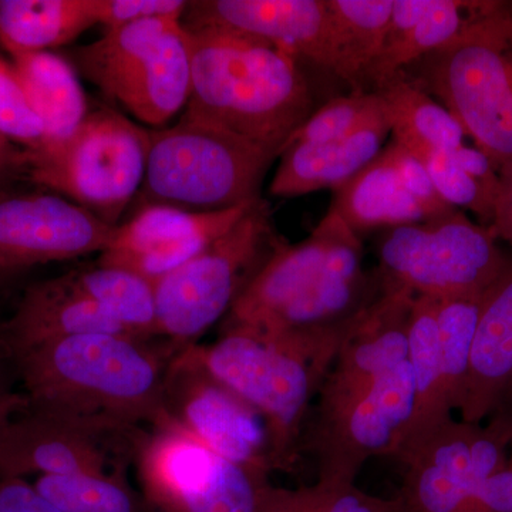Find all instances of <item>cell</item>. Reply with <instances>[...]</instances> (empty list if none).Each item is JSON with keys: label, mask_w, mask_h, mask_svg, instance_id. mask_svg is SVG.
<instances>
[{"label": "cell", "mask_w": 512, "mask_h": 512, "mask_svg": "<svg viewBox=\"0 0 512 512\" xmlns=\"http://www.w3.org/2000/svg\"><path fill=\"white\" fill-rule=\"evenodd\" d=\"M190 2L184 0H94L97 23L106 29L146 19L181 20Z\"/></svg>", "instance_id": "obj_39"}, {"label": "cell", "mask_w": 512, "mask_h": 512, "mask_svg": "<svg viewBox=\"0 0 512 512\" xmlns=\"http://www.w3.org/2000/svg\"><path fill=\"white\" fill-rule=\"evenodd\" d=\"M332 30V72L363 93V74L386 39L393 0H326Z\"/></svg>", "instance_id": "obj_28"}, {"label": "cell", "mask_w": 512, "mask_h": 512, "mask_svg": "<svg viewBox=\"0 0 512 512\" xmlns=\"http://www.w3.org/2000/svg\"><path fill=\"white\" fill-rule=\"evenodd\" d=\"M93 333L133 336L63 275L26 289L0 329V346L13 360L46 343Z\"/></svg>", "instance_id": "obj_19"}, {"label": "cell", "mask_w": 512, "mask_h": 512, "mask_svg": "<svg viewBox=\"0 0 512 512\" xmlns=\"http://www.w3.org/2000/svg\"><path fill=\"white\" fill-rule=\"evenodd\" d=\"M276 156L221 128L181 116L175 126L150 131L144 205L218 211L261 198Z\"/></svg>", "instance_id": "obj_6"}, {"label": "cell", "mask_w": 512, "mask_h": 512, "mask_svg": "<svg viewBox=\"0 0 512 512\" xmlns=\"http://www.w3.org/2000/svg\"><path fill=\"white\" fill-rule=\"evenodd\" d=\"M498 239L466 212L390 228L380 242V282L436 301L481 296L510 259Z\"/></svg>", "instance_id": "obj_9"}, {"label": "cell", "mask_w": 512, "mask_h": 512, "mask_svg": "<svg viewBox=\"0 0 512 512\" xmlns=\"http://www.w3.org/2000/svg\"><path fill=\"white\" fill-rule=\"evenodd\" d=\"M384 148L389 153L394 170L399 175L403 187L424 212L426 220L441 217V215L456 210L440 197L426 168L409 150H406L393 138Z\"/></svg>", "instance_id": "obj_38"}, {"label": "cell", "mask_w": 512, "mask_h": 512, "mask_svg": "<svg viewBox=\"0 0 512 512\" xmlns=\"http://www.w3.org/2000/svg\"><path fill=\"white\" fill-rule=\"evenodd\" d=\"M255 202L218 211L144 205L130 221L117 225L99 264L128 269L156 284L227 234Z\"/></svg>", "instance_id": "obj_15"}, {"label": "cell", "mask_w": 512, "mask_h": 512, "mask_svg": "<svg viewBox=\"0 0 512 512\" xmlns=\"http://www.w3.org/2000/svg\"><path fill=\"white\" fill-rule=\"evenodd\" d=\"M128 335L73 336L13 359L29 403L121 429L170 424L164 380L177 355L161 339Z\"/></svg>", "instance_id": "obj_2"}, {"label": "cell", "mask_w": 512, "mask_h": 512, "mask_svg": "<svg viewBox=\"0 0 512 512\" xmlns=\"http://www.w3.org/2000/svg\"><path fill=\"white\" fill-rule=\"evenodd\" d=\"M332 191L330 210L357 235L369 229H390L426 221L424 212L403 187L386 148Z\"/></svg>", "instance_id": "obj_25"}, {"label": "cell", "mask_w": 512, "mask_h": 512, "mask_svg": "<svg viewBox=\"0 0 512 512\" xmlns=\"http://www.w3.org/2000/svg\"><path fill=\"white\" fill-rule=\"evenodd\" d=\"M437 306L439 301L426 296L413 301L407 359L412 367L413 412L392 454L400 463L453 419L441 369Z\"/></svg>", "instance_id": "obj_24"}, {"label": "cell", "mask_w": 512, "mask_h": 512, "mask_svg": "<svg viewBox=\"0 0 512 512\" xmlns=\"http://www.w3.org/2000/svg\"><path fill=\"white\" fill-rule=\"evenodd\" d=\"M6 357H8V355H6L5 350L0 346V443H2L3 434H5L6 427H8L13 414L18 412L20 406L25 403L23 397L16 396V394H13L12 390H10L5 362H3Z\"/></svg>", "instance_id": "obj_44"}, {"label": "cell", "mask_w": 512, "mask_h": 512, "mask_svg": "<svg viewBox=\"0 0 512 512\" xmlns=\"http://www.w3.org/2000/svg\"><path fill=\"white\" fill-rule=\"evenodd\" d=\"M512 389V262L484 293L471 349L461 420L480 424Z\"/></svg>", "instance_id": "obj_21"}, {"label": "cell", "mask_w": 512, "mask_h": 512, "mask_svg": "<svg viewBox=\"0 0 512 512\" xmlns=\"http://www.w3.org/2000/svg\"><path fill=\"white\" fill-rule=\"evenodd\" d=\"M383 117L382 101L376 93H352L350 96L336 97L313 111L286 141L284 150L292 144L326 143L349 137Z\"/></svg>", "instance_id": "obj_36"}, {"label": "cell", "mask_w": 512, "mask_h": 512, "mask_svg": "<svg viewBox=\"0 0 512 512\" xmlns=\"http://www.w3.org/2000/svg\"><path fill=\"white\" fill-rule=\"evenodd\" d=\"M185 30L191 93L183 117L281 156L286 141L313 113L311 86L298 57L221 30Z\"/></svg>", "instance_id": "obj_3"}, {"label": "cell", "mask_w": 512, "mask_h": 512, "mask_svg": "<svg viewBox=\"0 0 512 512\" xmlns=\"http://www.w3.org/2000/svg\"><path fill=\"white\" fill-rule=\"evenodd\" d=\"M23 174L28 175V153L0 134V188Z\"/></svg>", "instance_id": "obj_43"}, {"label": "cell", "mask_w": 512, "mask_h": 512, "mask_svg": "<svg viewBox=\"0 0 512 512\" xmlns=\"http://www.w3.org/2000/svg\"><path fill=\"white\" fill-rule=\"evenodd\" d=\"M0 134L23 148L39 153L46 147L42 121L33 110L13 64L0 59Z\"/></svg>", "instance_id": "obj_37"}, {"label": "cell", "mask_w": 512, "mask_h": 512, "mask_svg": "<svg viewBox=\"0 0 512 512\" xmlns=\"http://www.w3.org/2000/svg\"><path fill=\"white\" fill-rule=\"evenodd\" d=\"M483 296L454 298L439 301L437 329L441 369L451 409H460L470 369L471 349Z\"/></svg>", "instance_id": "obj_34"}, {"label": "cell", "mask_w": 512, "mask_h": 512, "mask_svg": "<svg viewBox=\"0 0 512 512\" xmlns=\"http://www.w3.org/2000/svg\"><path fill=\"white\" fill-rule=\"evenodd\" d=\"M390 134L383 117L339 140L292 144L279 156L269 191L275 197L292 198L326 188L335 190L382 153Z\"/></svg>", "instance_id": "obj_22"}, {"label": "cell", "mask_w": 512, "mask_h": 512, "mask_svg": "<svg viewBox=\"0 0 512 512\" xmlns=\"http://www.w3.org/2000/svg\"><path fill=\"white\" fill-rule=\"evenodd\" d=\"M12 59L30 104L45 127V148L62 143L90 113L77 70L50 52L23 53Z\"/></svg>", "instance_id": "obj_26"}, {"label": "cell", "mask_w": 512, "mask_h": 512, "mask_svg": "<svg viewBox=\"0 0 512 512\" xmlns=\"http://www.w3.org/2000/svg\"><path fill=\"white\" fill-rule=\"evenodd\" d=\"M32 483L62 512H150L143 495L128 483L126 471L42 476Z\"/></svg>", "instance_id": "obj_32"}, {"label": "cell", "mask_w": 512, "mask_h": 512, "mask_svg": "<svg viewBox=\"0 0 512 512\" xmlns=\"http://www.w3.org/2000/svg\"><path fill=\"white\" fill-rule=\"evenodd\" d=\"M0 512H62L25 478L0 477Z\"/></svg>", "instance_id": "obj_40"}, {"label": "cell", "mask_w": 512, "mask_h": 512, "mask_svg": "<svg viewBox=\"0 0 512 512\" xmlns=\"http://www.w3.org/2000/svg\"><path fill=\"white\" fill-rule=\"evenodd\" d=\"M148 148L150 130L101 107L62 143L28 153V175L117 227L143 185Z\"/></svg>", "instance_id": "obj_7"}, {"label": "cell", "mask_w": 512, "mask_h": 512, "mask_svg": "<svg viewBox=\"0 0 512 512\" xmlns=\"http://www.w3.org/2000/svg\"><path fill=\"white\" fill-rule=\"evenodd\" d=\"M413 412L409 360L375 386L335 406L316 407L301 441L315 458L318 480L356 484L373 457H392Z\"/></svg>", "instance_id": "obj_12"}, {"label": "cell", "mask_w": 512, "mask_h": 512, "mask_svg": "<svg viewBox=\"0 0 512 512\" xmlns=\"http://www.w3.org/2000/svg\"><path fill=\"white\" fill-rule=\"evenodd\" d=\"M164 409L171 424L217 456L268 476L274 471L262 417L184 350L168 366Z\"/></svg>", "instance_id": "obj_13"}, {"label": "cell", "mask_w": 512, "mask_h": 512, "mask_svg": "<svg viewBox=\"0 0 512 512\" xmlns=\"http://www.w3.org/2000/svg\"><path fill=\"white\" fill-rule=\"evenodd\" d=\"M116 228L60 195L0 198V275L101 255L110 247Z\"/></svg>", "instance_id": "obj_14"}, {"label": "cell", "mask_w": 512, "mask_h": 512, "mask_svg": "<svg viewBox=\"0 0 512 512\" xmlns=\"http://www.w3.org/2000/svg\"><path fill=\"white\" fill-rule=\"evenodd\" d=\"M278 244L271 210L261 198L227 234L154 284L158 338L177 353L197 345L231 311L239 293Z\"/></svg>", "instance_id": "obj_8"}, {"label": "cell", "mask_w": 512, "mask_h": 512, "mask_svg": "<svg viewBox=\"0 0 512 512\" xmlns=\"http://www.w3.org/2000/svg\"><path fill=\"white\" fill-rule=\"evenodd\" d=\"M94 25V0H0V43L10 56L67 45Z\"/></svg>", "instance_id": "obj_27"}, {"label": "cell", "mask_w": 512, "mask_h": 512, "mask_svg": "<svg viewBox=\"0 0 512 512\" xmlns=\"http://www.w3.org/2000/svg\"><path fill=\"white\" fill-rule=\"evenodd\" d=\"M500 190L494 202L490 229L494 237L512 245V163L498 168Z\"/></svg>", "instance_id": "obj_42"}, {"label": "cell", "mask_w": 512, "mask_h": 512, "mask_svg": "<svg viewBox=\"0 0 512 512\" xmlns=\"http://www.w3.org/2000/svg\"><path fill=\"white\" fill-rule=\"evenodd\" d=\"M259 512H409L400 495L376 497L356 484L316 481L299 488L265 485Z\"/></svg>", "instance_id": "obj_33"}, {"label": "cell", "mask_w": 512, "mask_h": 512, "mask_svg": "<svg viewBox=\"0 0 512 512\" xmlns=\"http://www.w3.org/2000/svg\"><path fill=\"white\" fill-rule=\"evenodd\" d=\"M375 93L393 140L417 141L446 151L463 146L466 134L453 114L402 74Z\"/></svg>", "instance_id": "obj_31"}, {"label": "cell", "mask_w": 512, "mask_h": 512, "mask_svg": "<svg viewBox=\"0 0 512 512\" xmlns=\"http://www.w3.org/2000/svg\"><path fill=\"white\" fill-rule=\"evenodd\" d=\"M359 235L330 210L298 244H278L239 293L225 329L289 332L352 318L382 291L362 268Z\"/></svg>", "instance_id": "obj_4"}, {"label": "cell", "mask_w": 512, "mask_h": 512, "mask_svg": "<svg viewBox=\"0 0 512 512\" xmlns=\"http://www.w3.org/2000/svg\"><path fill=\"white\" fill-rule=\"evenodd\" d=\"M494 2L393 0L382 50L363 74V93H375L406 67L456 39Z\"/></svg>", "instance_id": "obj_20"}, {"label": "cell", "mask_w": 512, "mask_h": 512, "mask_svg": "<svg viewBox=\"0 0 512 512\" xmlns=\"http://www.w3.org/2000/svg\"><path fill=\"white\" fill-rule=\"evenodd\" d=\"M191 93V55L183 23L140 60L107 94L136 119L161 126L185 109Z\"/></svg>", "instance_id": "obj_23"}, {"label": "cell", "mask_w": 512, "mask_h": 512, "mask_svg": "<svg viewBox=\"0 0 512 512\" xmlns=\"http://www.w3.org/2000/svg\"><path fill=\"white\" fill-rule=\"evenodd\" d=\"M367 308L322 328L289 332L228 328L217 342L197 343L184 352L262 417L272 470L291 473L312 400Z\"/></svg>", "instance_id": "obj_1"}, {"label": "cell", "mask_w": 512, "mask_h": 512, "mask_svg": "<svg viewBox=\"0 0 512 512\" xmlns=\"http://www.w3.org/2000/svg\"><path fill=\"white\" fill-rule=\"evenodd\" d=\"M146 431L83 419L25 399L0 443V477L121 473L133 463Z\"/></svg>", "instance_id": "obj_11"}, {"label": "cell", "mask_w": 512, "mask_h": 512, "mask_svg": "<svg viewBox=\"0 0 512 512\" xmlns=\"http://www.w3.org/2000/svg\"><path fill=\"white\" fill-rule=\"evenodd\" d=\"M183 26L249 37L332 72L326 0H201L190 2Z\"/></svg>", "instance_id": "obj_16"}, {"label": "cell", "mask_w": 512, "mask_h": 512, "mask_svg": "<svg viewBox=\"0 0 512 512\" xmlns=\"http://www.w3.org/2000/svg\"><path fill=\"white\" fill-rule=\"evenodd\" d=\"M478 427L448 420L403 461L399 495L409 512L471 511L478 487L490 477L473 457Z\"/></svg>", "instance_id": "obj_18"}, {"label": "cell", "mask_w": 512, "mask_h": 512, "mask_svg": "<svg viewBox=\"0 0 512 512\" xmlns=\"http://www.w3.org/2000/svg\"><path fill=\"white\" fill-rule=\"evenodd\" d=\"M470 512H512V463L485 478Z\"/></svg>", "instance_id": "obj_41"}, {"label": "cell", "mask_w": 512, "mask_h": 512, "mask_svg": "<svg viewBox=\"0 0 512 512\" xmlns=\"http://www.w3.org/2000/svg\"><path fill=\"white\" fill-rule=\"evenodd\" d=\"M67 276L77 291L96 303L130 335L160 339L153 282L128 269L103 264Z\"/></svg>", "instance_id": "obj_29"}, {"label": "cell", "mask_w": 512, "mask_h": 512, "mask_svg": "<svg viewBox=\"0 0 512 512\" xmlns=\"http://www.w3.org/2000/svg\"><path fill=\"white\" fill-rule=\"evenodd\" d=\"M400 74L437 97L497 170L512 163V6L494 2Z\"/></svg>", "instance_id": "obj_5"}, {"label": "cell", "mask_w": 512, "mask_h": 512, "mask_svg": "<svg viewBox=\"0 0 512 512\" xmlns=\"http://www.w3.org/2000/svg\"><path fill=\"white\" fill-rule=\"evenodd\" d=\"M397 143L402 144L424 165L434 187L447 204L473 212L481 225L490 228L494 212L493 198L467 171L461 168V165L451 156L450 151L440 150L417 141H397Z\"/></svg>", "instance_id": "obj_35"}, {"label": "cell", "mask_w": 512, "mask_h": 512, "mask_svg": "<svg viewBox=\"0 0 512 512\" xmlns=\"http://www.w3.org/2000/svg\"><path fill=\"white\" fill-rule=\"evenodd\" d=\"M181 23V20L156 18L106 29L99 40L76 49L74 66L107 96L124 74L153 53Z\"/></svg>", "instance_id": "obj_30"}, {"label": "cell", "mask_w": 512, "mask_h": 512, "mask_svg": "<svg viewBox=\"0 0 512 512\" xmlns=\"http://www.w3.org/2000/svg\"><path fill=\"white\" fill-rule=\"evenodd\" d=\"M133 463L150 512H259L269 483L171 423L144 433Z\"/></svg>", "instance_id": "obj_10"}, {"label": "cell", "mask_w": 512, "mask_h": 512, "mask_svg": "<svg viewBox=\"0 0 512 512\" xmlns=\"http://www.w3.org/2000/svg\"><path fill=\"white\" fill-rule=\"evenodd\" d=\"M380 285L379 296L339 350L316 407L335 406L366 392L409 359L410 316L416 296Z\"/></svg>", "instance_id": "obj_17"}]
</instances>
